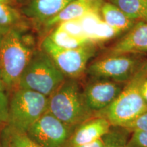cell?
I'll list each match as a JSON object with an SVG mask.
<instances>
[{
    "label": "cell",
    "mask_w": 147,
    "mask_h": 147,
    "mask_svg": "<svg viewBox=\"0 0 147 147\" xmlns=\"http://www.w3.org/2000/svg\"><path fill=\"white\" fill-rule=\"evenodd\" d=\"M48 111L74 128L95 117V113L86 104L77 79L68 78L49 97Z\"/></svg>",
    "instance_id": "obj_1"
},
{
    "label": "cell",
    "mask_w": 147,
    "mask_h": 147,
    "mask_svg": "<svg viewBox=\"0 0 147 147\" xmlns=\"http://www.w3.org/2000/svg\"><path fill=\"white\" fill-rule=\"evenodd\" d=\"M21 27H12L0 46V75L5 87H17L18 81L36 49L27 44Z\"/></svg>",
    "instance_id": "obj_2"
},
{
    "label": "cell",
    "mask_w": 147,
    "mask_h": 147,
    "mask_svg": "<svg viewBox=\"0 0 147 147\" xmlns=\"http://www.w3.org/2000/svg\"><path fill=\"white\" fill-rule=\"evenodd\" d=\"M66 77L49 55L42 49L35 50L18 83V88L32 90L49 97Z\"/></svg>",
    "instance_id": "obj_3"
},
{
    "label": "cell",
    "mask_w": 147,
    "mask_h": 147,
    "mask_svg": "<svg viewBox=\"0 0 147 147\" xmlns=\"http://www.w3.org/2000/svg\"><path fill=\"white\" fill-rule=\"evenodd\" d=\"M145 77L137 72L115 100L95 116L105 118L113 127H123L147 111V104L140 93V84Z\"/></svg>",
    "instance_id": "obj_4"
},
{
    "label": "cell",
    "mask_w": 147,
    "mask_h": 147,
    "mask_svg": "<svg viewBox=\"0 0 147 147\" xmlns=\"http://www.w3.org/2000/svg\"><path fill=\"white\" fill-rule=\"evenodd\" d=\"M49 97L32 90L18 88L8 105V126L26 133L48 110Z\"/></svg>",
    "instance_id": "obj_5"
},
{
    "label": "cell",
    "mask_w": 147,
    "mask_h": 147,
    "mask_svg": "<svg viewBox=\"0 0 147 147\" xmlns=\"http://www.w3.org/2000/svg\"><path fill=\"white\" fill-rule=\"evenodd\" d=\"M41 49L49 55L66 78L78 79L87 71L88 62L96 52V45L91 42L76 49H62L47 36L41 43Z\"/></svg>",
    "instance_id": "obj_6"
},
{
    "label": "cell",
    "mask_w": 147,
    "mask_h": 147,
    "mask_svg": "<svg viewBox=\"0 0 147 147\" xmlns=\"http://www.w3.org/2000/svg\"><path fill=\"white\" fill-rule=\"evenodd\" d=\"M142 63L128 54L106 55L87 67V71L94 78H103L127 83L138 71Z\"/></svg>",
    "instance_id": "obj_7"
},
{
    "label": "cell",
    "mask_w": 147,
    "mask_h": 147,
    "mask_svg": "<svg viewBox=\"0 0 147 147\" xmlns=\"http://www.w3.org/2000/svg\"><path fill=\"white\" fill-rule=\"evenodd\" d=\"M74 129L47 110L29 127L26 134L42 147H65L70 142Z\"/></svg>",
    "instance_id": "obj_8"
},
{
    "label": "cell",
    "mask_w": 147,
    "mask_h": 147,
    "mask_svg": "<svg viewBox=\"0 0 147 147\" xmlns=\"http://www.w3.org/2000/svg\"><path fill=\"white\" fill-rule=\"evenodd\" d=\"M125 84L103 78H95L84 88L83 96L86 104L95 115L113 103Z\"/></svg>",
    "instance_id": "obj_9"
},
{
    "label": "cell",
    "mask_w": 147,
    "mask_h": 147,
    "mask_svg": "<svg viewBox=\"0 0 147 147\" xmlns=\"http://www.w3.org/2000/svg\"><path fill=\"white\" fill-rule=\"evenodd\" d=\"M145 51H147V22L140 21L110 47L107 55H131Z\"/></svg>",
    "instance_id": "obj_10"
},
{
    "label": "cell",
    "mask_w": 147,
    "mask_h": 147,
    "mask_svg": "<svg viewBox=\"0 0 147 147\" xmlns=\"http://www.w3.org/2000/svg\"><path fill=\"white\" fill-rule=\"evenodd\" d=\"M111 127L105 118L95 116L77 127L71 135L69 144L72 147L93 142L102 138Z\"/></svg>",
    "instance_id": "obj_11"
},
{
    "label": "cell",
    "mask_w": 147,
    "mask_h": 147,
    "mask_svg": "<svg viewBox=\"0 0 147 147\" xmlns=\"http://www.w3.org/2000/svg\"><path fill=\"white\" fill-rule=\"evenodd\" d=\"M73 1L74 0H29L21 10L24 16L42 25Z\"/></svg>",
    "instance_id": "obj_12"
},
{
    "label": "cell",
    "mask_w": 147,
    "mask_h": 147,
    "mask_svg": "<svg viewBox=\"0 0 147 147\" xmlns=\"http://www.w3.org/2000/svg\"><path fill=\"white\" fill-rule=\"evenodd\" d=\"M102 3L100 4H95L87 2L84 0H74L69 3L57 14L42 24V25L46 29L52 28L64 22L79 19L84 14L91 11L100 12Z\"/></svg>",
    "instance_id": "obj_13"
},
{
    "label": "cell",
    "mask_w": 147,
    "mask_h": 147,
    "mask_svg": "<svg viewBox=\"0 0 147 147\" xmlns=\"http://www.w3.org/2000/svg\"><path fill=\"white\" fill-rule=\"evenodd\" d=\"M100 12L103 21L121 33L129 31L136 24V21L108 1L104 0Z\"/></svg>",
    "instance_id": "obj_14"
},
{
    "label": "cell",
    "mask_w": 147,
    "mask_h": 147,
    "mask_svg": "<svg viewBox=\"0 0 147 147\" xmlns=\"http://www.w3.org/2000/svg\"><path fill=\"white\" fill-rule=\"evenodd\" d=\"M134 21L147 22V4L143 0H108Z\"/></svg>",
    "instance_id": "obj_15"
},
{
    "label": "cell",
    "mask_w": 147,
    "mask_h": 147,
    "mask_svg": "<svg viewBox=\"0 0 147 147\" xmlns=\"http://www.w3.org/2000/svg\"><path fill=\"white\" fill-rule=\"evenodd\" d=\"M47 37L54 45L65 49H76L91 43V42L87 40L71 36L57 26L55 27L52 32L48 35Z\"/></svg>",
    "instance_id": "obj_16"
},
{
    "label": "cell",
    "mask_w": 147,
    "mask_h": 147,
    "mask_svg": "<svg viewBox=\"0 0 147 147\" xmlns=\"http://www.w3.org/2000/svg\"><path fill=\"white\" fill-rule=\"evenodd\" d=\"M3 147H42L33 141L26 133L7 126L2 132Z\"/></svg>",
    "instance_id": "obj_17"
},
{
    "label": "cell",
    "mask_w": 147,
    "mask_h": 147,
    "mask_svg": "<svg viewBox=\"0 0 147 147\" xmlns=\"http://www.w3.org/2000/svg\"><path fill=\"white\" fill-rule=\"evenodd\" d=\"M24 15L15 6L0 3V27L12 28L21 27Z\"/></svg>",
    "instance_id": "obj_18"
},
{
    "label": "cell",
    "mask_w": 147,
    "mask_h": 147,
    "mask_svg": "<svg viewBox=\"0 0 147 147\" xmlns=\"http://www.w3.org/2000/svg\"><path fill=\"white\" fill-rule=\"evenodd\" d=\"M129 133L125 129L112 126L110 131L102 138L104 147H126Z\"/></svg>",
    "instance_id": "obj_19"
},
{
    "label": "cell",
    "mask_w": 147,
    "mask_h": 147,
    "mask_svg": "<svg viewBox=\"0 0 147 147\" xmlns=\"http://www.w3.org/2000/svg\"><path fill=\"white\" fill-rule=\"evenodd\" d=\"M120 34H121L120 32L110 26L102 19L97 25L90 40L92 43L97 45V43L113 39Z\"/></svg>",
    "instance_id": "obj_20"
},
{
    "label": "cell",
    "mask_w": 147,
    "mask_h": 147,
    "mask_svg": "<svg viewBox=\"0 0 147 147\" xmlns=\"http://www.w3.org/2000/svg\"><path fill=\"white\" fill-rule=\"evenodd\" d=\"M57 26L63 29V31H65L67 33H68L71 36L76 37V38L89 40L84 34L83 29L82 28L81 24H80L79 19L71 20V21L64 22V23H61L59 25H57Z\"/></svg>",
    "instance_id": "obj_21"
},
{
    "label": "cell",
    "mask_w": 147,
    "mask_h": 147,
    "mask_svg": "<svg viewBox=\"0 0 147 147\" xmlns=\"http://www.w3.org/2000/svg\"><path fill=\"white\" fill-rule=\"evenodd\" d=\"M129 132L136 131H147V111L143 113L131 122L123 127Z\"/></svg>",
    "instance_id": "obj_22"
},
{
    "label": "cell",
    "mask_w": 147,
    "mask_h": 147,
    "mask_svg": "<svg viewBox=\"0 0 147 147\" xmlns=\"http://www.w3.org/2000/svg\"><path fill=\"white\" fill-rule=\"evenodd\" d=\"M126 147H147V131H136L131 132Z\"/></svg>",
    "instance_id": "obj_23"
},
{
    "label": "cell",
    "mask_w": 147,
    "mask_h": 147,
    "mask_svg": "<svg viewBox=\"0 0 147 147\" xmlns=\"http://www.w3.org/2000/svg\"><path fill=\"white\" fill-rule=\"evenodd\" d=\"M9 99L4 91H0V125H8Z\"/></svg>",
    "instance_id": "obj_24"
},
{
    "label": "cell",
    "mask_w": 147,
    "mask_h": 147,
    "mask_svg": "<svg viewBox=\"0 0 147 147\" xmlns=\"http://www.w3.org/2000/svg\"><path fill=\"white\" fill-rule=\"evenodd\" d=\"M140 93L147 104V77H145L140 84Z\"/></svg>",
    "instance_id": "obj_25"
},
{
    "label": "cell",
    "mask_w": 147,
    "mask_h": 147,
    "mask_svg": "<svg viewBox=\"0 0 147 147\" xmlns=\"http://www.w3.org/2000/svg\"><path fill=\"white\" fill-rule=\"evenodd\" d=\"M72 147H104V142L102 138L97 140L95 142L89 143V144L78 145V146H74Z\"/></svg>",
    "instance_id": "obj_26"
},
{
    "label": "cell",
    "mask_w": 147,
    "mask_h": 147,
    "mask_svg": "<svg viewBox=\"0 0 147 147\" xmlns=\"http://www.w3.org/2000/svg\"><path fill=\"white\" fill-rule=\"evenodd\" d=\"M137 72L139 73L140 74L147 77V60L144 63H142Z\"/></svg>",
    "instance_id": "obj_27"
},
{
    "label": "cell",
    "mask_w": 147,
    "mask_h": 147,
    "mask_svg": "<svg viewBox=\"0 0 147 147\" xmlns=\"http://www.w3.org/2000/svg\"><path fill=\"white\" fill-rule=\"evenodd\" d=\"M11 28H3V27H0V46H1V42H2L3 37L5 34L8 32L9 29Z\"/></svg>",
    "instance_id": "obj_28"
},
{
    "label": "cell",
    "mask_w": 147,
    "mask_h": 147,
    "mask_svg": "<svg viewBox=\"0 0 147 147\" xmlns=\"http://www.w3.org/2000/svg\"><path fill=\"white\" fill-rule=\"evenodd\" d=\"M0 3H6V4L13 5V6L18 5V4L16 3V2L14 1V0H0Z\"/></svg>",
    "instance_id": "obj_29"
},
{
    "label": "cell",
    "mask_w": 147,
    "mask_h": 147,
    "mask_svg": "<svg viewBox=\"0 0 147 147\" xmlns=\"http://www.w3.org/2000/svg\"><path fill=\"white\" fill-rule=\"evenodd\" d=\"M84 1H87V2L91 3H95V4H100L102 3L104 0H84Z\"/></svg>",
    "instance_id": "obj_30"
},
{
    "label": "cell",
    "mask_w": 147,
    "mask_h": 147,
    "mask_svg": "<svg viewBox=\"0 0 147 147\" xmlns=\"http://www.w3.org/2000/svg\"><path fill=\"white\" fill-rule=\"evenodd\" d=\"M14 1H16V3H17L18 5H22V6H23V5H25L27 2H28L29 0H14Z\"/></svg>",
    "instance_id": "obj_31"
},
{
    "label": "cell",
    "mask_w": 147,
    "mask_h": 147,
    "mask_svg": "<svg viewBox=\"0 0 147 147\" xmlns=\"http://www.w3.org/2000/svg\"><path fill=\"white\" fill-rule=\"evenodd\" d=\"M4 85L1 78V75H0V91H4Z\"/></svg>",
    "instance_id": "obj_32"
},
{
    "label": "cell",
    "mask_w": 147,
    "mask_h": 147,
    "mask_svg": "<svg viewBox=\"0 0 147 147\" xmlns=\"http://www.w3.org/2000/svg\"><path fill=\"white\" fill-rule=\"evenodd\" d=\"M143 1H144V2H145V3H146V4H147V0H143Z\"/></svg>",
    "instance_id": "obj_33"
}]
</instances>
